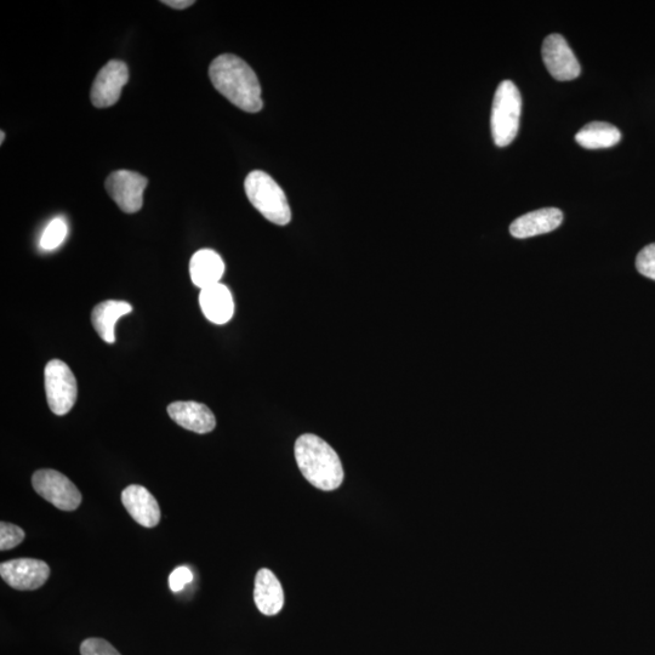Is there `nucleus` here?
Listing matches in <instances>:
<instances>
[{
  "instance_id": "nucleus-1",
  "label": "nucleus",
  "mask_w": 655,
  "mask_h": 655,
  "mask_svg": "<svg viewBox=\"0 0 655 655\" xmlns=\"http://www.w3.org/2000/svg\"><path fill=\"white\" fill-rule=\"evenodd\" d=\"M209 77L216 90L244 112L262 110L261 87L253 68L232 54L220 55L209 67Z\"/></svg>"
},
{
  "instance_id": "nucleus-17",
  "label": "nucleus",
  "mask_w": 655,
  "mask_h": 655,
  "mask_svg": "<svg viewBox=\"0 0 655 655\" xmlns=\"http://www.w3.org/2000/svg\"><path fill=\"white\" fill-rule=\"evenodd\" d=\"M133 311V306L125 301L107 300L95 306L91 312V323L100 338L107 344H115V327L119 318Z\"/></svg>"
},
{
  "instance_id": "nucleus-14",
  "label": "nucleus",
  "mask_w": 655,
  "mask_h": 655,
  "mask_svg": "<svg viewBox=\"0 0 655 655\" xmlns=\"http://www.w3.org/2000/svg\"><path fill=\"white\" fill-rule=\"evenodd\" d=\"M199 305L205 318L219 326L230 322L235 313L230 289L221 283L202 289L199 293Z\"/></svg>"
},
{
  "instance_id": "nucleus-22",
  "label": "nucleus",
  "mask_w": 655,
  "mask_h": 655,
  "mask_svg": "<svg viewBox=\"0 0 655 655\" xmlns=\"http://www.w3.org/2000/svg\"><path fill=\"white\" fill-rule=\"evenodd\" d=\"M82 655H122L110 642L102 639H88L82 643Z\"/></svg>"
},
{
  "instance_id": "nucleus-2",
  "label": "nucleus",
  "mask_w": 655,
  "mask_h": 655,
  "mask_svg": "<svg viewBox=\"0 0 655 655\" xmlns=\"http://www.w3.org/2000/svg\"><path fill=\"white\" fill-rule=\"evenodd\" d=\"M295 459L301 474L321 491H335L344 481L339 455L321 437L311 434L300 436L295 443Z\"/></svg>"
},
{
  "instance_id": "nucleus-8",
  "label": "nucleus",
  "mask_w": 655,
  "mask_h": 655,
  "mask_svg": "<svg viewBox=\"0 0 655 655\" xmlns=\"http://www.w3.org/2000/svg\"><path fill=\"white\" fill-rule=\"evenodd\" d=\"M0 575L11 588L32 591L42 588L50 577V568L44 561L17 558L0 565Z\"/></svg>"
},
{
  "instance_id": "nucleus-19",
  "label": "nucleus",
  "mask_w": 655,
  "mask_h": 655,
  "mask_svg": "<svg viewBox=\"0 0 655 655\" xmlns=\"http://www.w3.org/2000/svg\"><path fill=\"white\" fill-rule=\"evenodd\" d=\"M67 230L64 219L58 218L50 221L41 238V248L47 252L59 248L66 239Z\"/></svg>"
},
{
  "instance_id": "nucleus-9",
  "label": "nucleus",
  "mask_w": 655,
  "mask_h": 655,
  "mask_svg": "<svg viewBox=\"0 0 655 655\" xmlns=\"http://www.w3.org/2000/svg\"><path fill=\"white\" fill-rule=\"evenodd\" d=\"M129 81L128 66L122 61L112 60L96 76L90 99L98 108L116 105L122 90Z\"/></svg>"
},
{
  "instance_id": "nucleus-20",
  "label": "nucleus",
  "mask_w": 655,
  "mask_h": 655,
  "mask_svg": "<svg viewBox=\"0 0 655 655\" xmlns=\"http://www.w3.org/2000/svg\"><path fill=\"white\" fill-rule=\"evenodd\" d=\"M25 537L24 529L8 522L0 523V550L8 551L16 548Z\"/></svg>"
},
{
  "instance_id": "nucleus-3",
  "label": "nucleus",
  "mask_w": 655,
  "mask_h": 655,
  "mask_svg": "<svg viewBox=\"0 0 655 655\" xmlns=\"http://www.w3.org/2000/svg\"><path fill=\"white\" fill-rule=\"evenodd\" d=\"M244 190L253 207L272 224L284 226L292 220L288 199L269 174L254 170L247 176Z\"/></svg>"
},
{
  "instance_id": "nucleus-24",
  "label": "nucleus",
  "mask_w": 655,
  "mask_h": 655,
  "mask_svg": "<svg viewBox=\"0 0 655 655\" xmlns=\"http://www.w3.org/2000/svg\"><path fill=\"white\" fill-rule=\"evenodd\" d=\"M162 3L176 10H184L195 4L193 0H163Z\"/></svg>"
},
{
  "instance_id": "nucleus-5",
  "label": "nucleus",
  "mask_w": 655,
  "mask_h": 655,
  "mask_svg": "<svg viewBox=\"0 0 655 655\" xmlns=\"http://www.w3.org/2000/svg\"><path fill=\"white\" fill-rule=\"evenodd\" d=\"M45 391L51 412L66 415L77 401V380L65 362L53 360L44 370Z\"/></svg>"
},
{
  "instance_id": "nucleus-4",
  "label": "nucleus",
  "mask_w": 655,
  "mask_h": 655,
  "mask_svg": "<svg viewBox=\"0 0 655 655\" xmlns=\"http://www.w3.org/2000/svg\"><path fill=\"white\" fill-rule=\"evenodd\" d=\"M522 113L520 90L511 81L499 84L492 108V135L495 145L505 147L515 140Z\"/></svg>"
},
{
  "instance_id": "nucleus-18",
  "label": "nucleus",
  "mask_w": 655,
  "mask_h": 655,
  "mask_svg": "<svg viewBox=\"0 0 655 655\" xmlns=\"http://www.w3.org/2000/svg\"><path fill=\"white\" fill-rule=\"evenodd\" d=\"M622 140V133L612 124L603 122H592L575 135V141L588 150H601L619 144Z\"/></svg>"
},
{
  "instance_id": "nucleus-25",
  "label": "nucleus",
  "mask_w": 655,
  "mask_h": 655,
  "mask_svg": "<svg viewBox=\"0 0 655 655\" xmlns=\"http://www.w3.org/2000/svg\"><path fill=\"white\" fill-rule=\"evenodd\" d=\"M0 134H2V139H0V144H3V142H4V131H2V133H0Z\"/></svg>"
},
{
  "instance_id": "nucleus-21",
  "label": "nucleus",
  "mask_w": 655,
  "mask_h": 655,
  "mask_svg": "<svg viewBox=\"0 0 655 655\" xmlns=\"http://www.w3.org/2000/svg\"><path fill=\"white\" fill-rule=\"evenodd\" d=\"M636 269L641 275L655 281V243L649 244L637 255Z\"/></svg>"
},
{
  "instance_id": "nucleus-15",
  "label": "nucleus",
  "mask_w": 655,
  "mask_h": 655,
  "mask_svg": "<svg viewBox=\"0 0 655 655\" xmlns=\"http://www.w3.org/2000/svg\"><path fill=\"white\" fill-rule=\"evenodd\" d=\"M255 605L265 615H276L284 606V592L281 583L270 569H260L255 577Z\"/></svg>"
},
{
  "instance_id": "nucleus-23",
  "label": "nucleus",
  "mask_w": 655,
  "mask_h": 655,
  "mask_svg": "<svg viewBox=\"0 0 655 655\" xmlns=\"http://www.w3.org/2000/svg\"><path fill=\"white\" fill-rule=\"evenodd\" d=\"M193 580V574L190 568L179 567L170 574L169 577V586L173 592H179L184 590L187 584H190Z\"/></svg>"
},
{
  "instance_id": "nucleus-16",
  "label": "nucleus",
  "mask_w": 655,
  "mask_h": 655,
  "mask_svg": "<svg viewBox=\"0 0 655 655\" xmlns=\"http://www.w3.org/2000/svg\"><path fill=\"white\" fill-rule=\"evenodd\" d=\"M225 264L221 256L210 249L199 250L190 261V275L196 287L204 289L220 283Z\"/></svg>"
},
{
  "instance_id": "nucleus-7",
  "label": "nucleus",
  "mask_w": 655,
  "mask_h": 655,
  "mask_svg": "<svg viewBox=\"0 0 655 655\" xmlns=\"http://www.w3.org/2000/svg\"><path fill=\"white\" fill-rule=\"evenodd\" d=\"M148 180L139 173L117 170L108 176L106 190L119 209L127 214L138 213L144 205V192Z\"/></svg>"
},
{
  "instance_id": "nucleus-6",
  "label": "nucleus",
  "mask_w": 655,
  "mask_h": 655,
  "mask_svg": "<svg viewBox=\"0 0 655 655\" xmlns=\"http://www.w3.org/2000/svg\"><path fill=\"white\" fill-rule=\"evenodd\" d=\"M32 486L42 498L62 511H74L82 503V494L76 484L59 471L34 472Z\"/></svg>"
},
{
  "instance_id": "nucleus-10",
  "label": "nucleus",
  "mask_w": 655,
  "mask_h": 655,
  "mask_svg": "<svg viewBox=\"0 0 655 655\" xmlns=\"http://www.w3.org/2000/svg\"><path fill=\"white\" fill-rule=\"evenodd\" d=\"M543 60L551 76L560 82L573 81L580 76V64L561 34H550L543 44Z\"/></svg>"
},
{
  "instance_id": "nucleus-11",
  "label": "nucleus",
  "mask_w": 655,
  "mask_h": 655,
  "mask_svg": "<svg viewBox=\"0 0 655 655\" xmlns=\"http://www.w3.org/2000/svg\"><path fill=\"white\" fill-rule=\"evenodd\" d=\"M122 503L129 515L142 527L153 528L161 521V509L157 500L145 487L131 484L125 488Z\"/></svg>"
},
{
  "instance_id": "nucleus-12",
  "label": "nucleus",
  "mask_w": 655,
  "mask_h": 655,
  "mask_svg": "<svg viewBox=\"0 0 655 655\" xmlns=\"http://www.w3.org/2000/svg\"><path fill=\"white\" fill-rule=\"evenodd\" d=\"M168 414L176 424L196 434H209L216 426L212 410L203 403L174 402L169 404Z\"/></svg>"
},
{
  "instance_id": "nucleus-13",
  "label": "nucleus",
  "mask_w": 655,
  "mask_h": 655,
  "mask_svg": "<svg viewBox=\"0 0 655 655\" xmlns=\"http://www.w3.org/2000/svg\"><path fill=\"white\" fill-rule=\"evenodd\" d=\"M563 214L557 208H544L520 216L512 222L510 233L518 239L545 235L562 224Z\"/></svg>"
}]
</instances>
